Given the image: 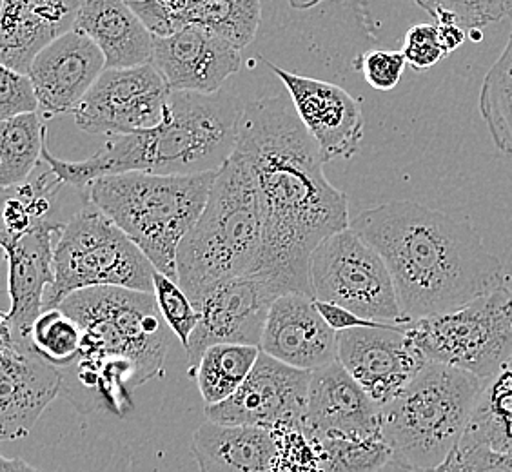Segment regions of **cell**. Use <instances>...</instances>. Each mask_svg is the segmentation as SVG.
<instances>
[{"instance_id":"obj_15","label":"cell","mask_w":512,"mask_h":472,"mask_svg":"<svg viewBox=\"0 0 512 472\" xmlns=\"http://www.w3.org/2000/svg\"><path fill=\"white\" fill-rule=\"evenodd\" d=\"M280 295L258 276H242L217 287L198 307L200 322L184 347L191 371L207 347L217 344L260 347L271 305Z\"/></svg>"},{"instance_id":"obj_12","label":"cell","mask_w":512,"mask_h":472,"mask_svg":"<svg viewBox=\"0 0 512 472\" xmlns=\"http://www.w3.org/2000/svg\"><path fill=\"white\" fill-rule=\"evenodd\" d=\"M311 374L260 353L237 393L222 404L206 407L207 420L269 431L284 425L304 427Z\"/></svg>"},{"instance_id":"obj_39","label":"cell","mask_w":512,"mask_h":472,"mask_svg":"<svg viewBox=\"0 0 512 472\" xmlns=\"http://www.w3.org/2000/svg\"><path fill=\"white\" fill-rule=\"evenodd\" d=\"M407 60L402 51L371 50L360 62L364 79L376 91H391L404 75Z\"/></svg>"},{"instance_id":"obj_14","label":"cell","mask_w":512,"mask_h":472,"mask_svg":"<svg viewBox=\"0 0 512 472\" xmlns=\"http://www.w3.org/2000/svg\"><path fill=\"white\" fill-rule=\"evenodd\" d=\"M64 373L0 325V438L22 440L62 393Z\"/></svg>"},{"instance_id":"obj_10","label":"cell","mask_w":512,"mask_h":472,"mask_svg":"<svg viewBox=\"0 0 512 472\" xmlns=\"http://www.w3.org/2000/svg\"><path fill=\"white\" fill-rule=\"evenodd\" d=\"M311 286L320 302L340 305L375 322L409 324L384 258L351 227L316 247Z\"/></svg>"},{"instance_id":"obj_20","label":"cell","mask_w":512,"mask_h":472,"mask_svg":"<svg viewBox=\"0 0 512 472\" xmlns=\"http://www.w3.org/2000/svg\"><path fill=\"white\" fill-rule=\"evenodd\" d=\"M260 351L313 373L338 360V333L320 315L315 298L289 293L271 305Z\"/></svg>"},{"instance_id":"obj_22","label":"cell","mask_w":512,"mask_h":472,"mask_svg":"<svg viewBox=\"0 0 512 472\" xmlns=\"http://www.w3.org/2000/svg\"><path fill=\"white\" fill-rule=\"evenodd\" d=\"M82 0H2L0 62L28 73L53 40L75 28Z\"/></svg>"},{"instance_id":"obj_30","label":"cell","mask_w":512,"mask_h":472,"mask_svg":"<svg viewBox=\"0 0 512 472\" xmlns=\"http://www.w3.org/2000/svg\"><path fill=\"white\" fill-rule=\"evenodd\" d=\"M480 113L494 146L512 160V31L502 55L483 79Z\"/></svg>"},{"instance_id":"obj_27","label":"cell","mask_w":512,"mask_h":472,"mask_svg":"<svg viewBox=\"0 0 512 472\" xmlns=\"http://www.w3.org/2000/svg\"><path fill=\"white\" fill-rule=\"evenodd\" d=\"M46 124L40 113L20 115L0 122V186L24 184L39 168L44 155Z\"/></svg>"},{"instance_id":"obj_24","label":"cell","mask_w":512,"mask_h":472,"mask_svg":"<svg viewBox=\"0 0 512 472\" xmlns=\"http://www.w3.org/2000/svg\"><path fill=\"white\" fill-rule=\"evenodd\" d=\"M191 453L200 472H271L276 442L269 429L207 420L193 434Z\"/></svg>"},{"instance_id":"obj_46","label":"cell","mask_w":512,"mask_h":472,"mask_svg":"<svg viewBox=\"0 0 512 472\" xmlns=\"http://www.w3.org/2000/svg\"><path fill=\"white\" fill-rule=\"evenodd\" d=\"M505 369H509V371H512V358L509 360V364H507V367Z\"/></svg>"},{"instance_id":"obj_35","label":"cell","mask_w":512,"mask_h":472,"mask_svg":"<svg viewBox=\"0 0 512 472\" xmlns=\"http://www.w3.org/2000/svg\"><path fill=\"white\" fill-rule=\"evenodd\" d=\"M155 298H157L158 309L164 316L169 329L177 336L180 344H189V338L195 333L198 322H200V311L186 291L178 286V282L171 280L162 273H155Z\"/></svg>"},{"instance_id":"obj_40","label":"cell","mask_w":512,"mask_h":472,"mask_svg":"<svg viewBox=\"0 0 512 472\" xmlns=\"http://www.w3.org/2000/svg\"><path fill=\"white\" fill-rule=\"evenodd\" d=\"M129 6L137 13L138 19L144 22L153 37H169L177 28L169 17L166 8L158 0H128Z\"/></svg>"},{"instance_id":"obj_42","label":"cell","mask_w":512,"mask_h":472,"mask_svg":"<svg viewBox=\"0 0 512 472\" xmlns=\"http://www.w3.org/2000/svg\"><path fill=\"white\" fill-rule=\"evenodd\" d=\"M440 28V35H442V42H444L445 50L447 53H453L462 46L463 42L467 40V31L454 26V24H438Z\"/></svg>"},{"instance_id":"obj_43","label":"cell","mask_w":512,"mask_h":472,"mask_svg":"<svg viewBox=\"0 0 512 472\" xmlns=\"http://www.w3.org/2000/svg\"><path fill=\"white\" fill-rule=\"evenodd\" d=\"M0 472H40L31 467L30 463L24 462L22 458H2L0 460Z\"/></svg>"},{"instance_id":"obj_19","label":"cell","mask_w":512,"mask_h":472,"mask_svg":"<svg viewBox=\"0 0 512 472\" xmlns=\"http://www.w3.org/2000/svg\"><path fill=\"white\" fill-rule=\"evenodd\" d=\"M304 431L313 438H376L382 407L336 360L311 374Z\"/></svg>"},{"instance_id":"obj_38","label":"cell","mask_w":512,"mask_h":472,"mask_svg":"<svg viewBox=\"0 0 512 472\" xmlns=\"http://www.w3.org/2000/svg\"><path fill=\"white\" fill-rule=\"evenodd\" d=\"M407 64L414 71H427L449 55L445 50L438 24H416L405 33L402 46Z\"/></svg>"},{"instance_id":"obj_18","label":"cell","mask_w":512,"mask_h":472,"mask_svg":"<svg viewBox=\"0 0 512 472\" xmlns=\"http://www.w3.org/2000/svg\"><path fill=\"white\" fill-rule=\"evenodd\" d=\"M106 69L104 53L79 31H68L53 40L35 57L28 71L39 97L40 115H73Z\"/></svg>"},{"instance_id":"obj_37","label":"cell","mask_w":512,"mask_h":472,"mask_svg":"<svg viewBox=\"0 0 512 472\" xmlns=\"http://www.w3.org/2000/svg\"><path fill=\"white\" fill-rule=\"evenodd\" d=\"M40 104L28 73L0 66V122L39 113Z\"/></svg>"},{"instance_id":"obj_44","label":"cell","mask_w":512,"mask_h":472,"mask_svg":"<svg viewBox=\"0 0 512 472\" xmlns=\"http://www.w3.org/2000/svg\"><path fill=\"white\" fill-rule=\"evenodd\" d=\"M320 2H324V0H287V4L291 8H295V10H309V8H313V6L320 4Z\"/></svg>"},{"instance_id":"obj_26","label":"cell","mask_w":512,"mask_h":472,"mask_svg":"<svg viewBox=\"0 0 512 472\" xmlns=\"http://www.w3.org/2000/svg\"><path fill=\"white\" fill-rule=\"evenodd\" d=\"M260 22V0H186L178 15V30L200 26L244 50L255 40Z\"/></svg>"},{"instance_id":"obj_34","label":"cell","mask_w":512,"mask_h":472,"mask_svg":"<svg viewBox=\"0 0 512 472\" xmlns=\"http://www.w3.org/2000/svg\"><path fill=\"white\" fill-rule=\"evenodd\" d=\"M276 454L271 472H327L318 443L302 425H284L273 429Z\"/></svg>"},{"instance_id":"obj_32","label":"cell","mask_w":512,"mask_h":472,"mask_svg":"<svg viewBox=\"0 0 512 472\" xmlns=\"http://www.w3.org/2000/svg\"><path fill=\"white\" fill-rule=\"evenodd\" d=\"M313 438V436H311ZM322 456L327 472H380L393 462V453L384 436L376 438H313Z\"/></svg>"},{"instance_id":"obj_31","label":"cell","mask_w":512,"mask_h":472,"mask_svg":"<svg viewBox=\"0 0 512 472\" xmlns=\"http://www.w3.org/2000/svg\"><path fill=\"white\" fill-rule=\"evenodd\" d=\"M82 338V327L59 307L44 311L30 333L31 345L60 369L75 364L82 349Z\"/></svg>"},{"instance_id":"obj_7","label":"cell","mask_w":512,"mask_h":472,"mask_svg":"<svg viewBox=\"0 0 512 472\" xmlns=\"http://www.w3.org/2000/svg\"><path fill=\"white\" fill-rule=\"evenodd\" d=\"M485 382L451 365L429 362L382 407V436L398 471L436 469L469 429Z\"/></svg>"},{"instance_id":"obj_5","label":"cell","mask_w":512,"mask_h":472,"mask_svg":"<svg viewBox=\"0 0 512 472\" xmlns=\"http://www.w3.org/2000/svg\"><path fill=\"white\" fill-rule=\"evenodd\" d=\"M264 217L253 169L235 149L218 171L206 207L177 253V282L195 307L217 287L255 273Z\"/></svg>"},{"instance_id":"obj_23","label":"cell","mask_w":512,"mask_h":472,"mask_svg":"<svg viewBox=\"0 0 512 472\" xmlns=\"http://www.w3.org/2000/svg\"><path fill=\"white\" fill-rule=\"evenodd\" d=\"M73 30L99 46L108 69L137 68L153 59L155 37L128 0H82Z\"/></svg>"},{"instance_id":"obj_21","label":"cell","mask_w":512,"mask_h":472,"mask_svg":"<svg viewBox=\"0 0 512 472\" xmlns=\"http://www.w3.org/2000/svg\"><path fill=\"white\" fill-rule=\"evenodd\" d=\"M64 222H53L33 229L15 242L2 244L8 260L10 311L2 325L11 336L30 340L31 329L44 313V298L55 282L53 258L55 242Z\"/></svg>"},{"instance_id":"obj_25","label":"cell","mask_w":512,"mask_h":472,"mask_svg":"<svg viewBox=\"0 0 512 472\" xmlns=\"http://www.w3.org/2000/svg\"><path fill=\"white\" fill-rule=\"evenodd\" d=\"M64 186L66 184L42 158L39 168L24 184L2 189L4 204L0 242H15L37 227L59 222L53 215Z\"/></svg>"},{"instance_id":"obj_45","label":"cell","mask_w":512,"mask_h":472,"mask_svg":"<svg viewBox=\"0 0 512 472\" xmlns=\"http://www.w3.org/2000/svg\"><path fill=\"white\" fill-rule=\"evenodd\" d=\"M507 11H509V19L512 20V0H507Z\"/></svg>"},{"instance_id":"obj_2","label":"cell","mask_w":512,"mask_h":472,"mask_svg":"<svg viewBox=\"0 0 512 472\" xmlns=\"http://www.w3.org/2000/svg\"><path fill=\"white\" fill-rule=\"evenodd\" d=\"M351 229L384 258L409 324L456 311L507 284L502 260L473 226L418 202L365 209Z\"/></svg>"},{"instance_id":"obj_16","label":"cell","mask_w":512,"mask_h":472,"mask_svg":"<svg viewBox=\"0 0 512 472\" xmlns=\"http://www.w3.org/2000/svg\"><path fill=\"white\" fill-rule=\"evenodd\" d=\"M286 86L287 95L325 162L355 157L364 140L365 117L360 100L327 80L311 79L267 62Z\"/></svg>"},{"instance_id":"obj_3","label":"cell","mask_w":512,"mask_h":472,"mask_svg":"<svg viewBox=\"0 0 512 472\" xmlns=\"http://www.w3.org/2000/svg\"><path fill=\"white\" fill-rule=\"evenodd\" d=\"M59 309L84 335L79 358L62 369V391L80 413L126 416L133 391L162 373L173 335L155 293L91 287L69 295Z\"/></svg>"},{"instance_id":"obj_28","label":"cell","mask_w":512,"mask_h":472,"mask_svg":"<svg viewBox=\"0 0 512 472\" xmlns=\"http://www.w3.org/2000/svg\"><path fill=\"white\" fill-rule=\"evenodd\" d=\"M260 347L255 345L217 344L207 347L195 369L200 396L206 407L222 404L237 393L253 371Z\"/></svg>"},{"instance_id":"obj_29","label":"cell","mask_w":512,"mask_h":472,"mask_svg":"<svg viewBox=\"0 0 512 472\" xmlns=\"http://www.w3.org/2000/svg\"><path fill=\"white\" fill-rule=\"evenodd\" d=\"M465 436L498 453L512 454V371L503 369L485 382Z\"/></svg>"},{"instance_id":"obj_36","label":"cell","mask_w":512,"mask_h":472,"mask_svg":"<svg viewBox=\"0 0 512 472\" xmlns=\"http://www.w3.org/2000/svg\"><path fill=\"white\" fill-rule=\"evenodd\" d=\"M396 472H512V454L498 453L469 436H463L456 451L440 467L429 471L396 469Z\"/></svg>"},{"instance_id":"obj_11","label":"cell","mask_w":512,"mask_h":472,"mask_svg":"<svg viewBox=\"0 0 512 472\" xmlns=\"http://www.w3.org/2000/svg\"><path fill=\"white\" fill-rule=\"evenodd\" d=\"M171 93L151 64L106 69L73 117L84 133L124 137L160 126L168 117Z\"/></svg>"},{"instance_id":"obj_17","label":"cell","mask_w":512,"mask_h":472,"mask_svg":"<svg viewBox=\"0 0 512 472\" xmlns=\"http://www.w3.org/2000/svg\"><path fill=\"white\" fill-rule=\"evenodd\" d=\"M242 50L217 33L186 26L169 37H155L151 66L171 91L213 95L242 66Z\"/></svg>"},{"instance_id":"obj_4","label":"cell","mask_w":512,"mask_h":472,"mask_svg":"<svg viewBox=\"0 0 512 472\" xmlns=\"http://www.w3.org/2000/svg\"><path fill=\"white\" fill-rule=\"evenodd\" d=\"M242 102L231 91L213 95L173 91L166 120L157 128L109 140L86 160L42 158L66 186L82 191L97 178L124 173L198 175L220 171L237 149Z\"/></svg>"},{"instance_id":"obj_13","label":"cell","mask_w":512,"mask_h":472,"mask_svg":"<svg viewBox=\"0 0 512 472\" xmlns=\"http://www.w3.org/2000/svg\"><path fill=\"white\" fill-rule=\"evenodd\" d=\"M338 362L380 407L393 402L429 364L407 335V325L400 324L338 333Z\"/></svg>"},{"instance_id":"obj_1","label":"cell","mask_w":512,"mask_h":472,"mask_svg":"<svg viewBox=\"0 0 512 472\" xmlns=\"http://www.w3.org/2000/svg\"><path fill=\"white\" fill-rule=\"evenodd\" d=\"M237 149L255 175L264 240L255 273L280 296L313 295L311 258L329 236L351 227L349 202L324 173V155L289 95L253 100Z\"/></svg>"},{"instance_id":"obj_8","label":"cell","mask_w":512,"mask_h":472,"mask_svg":"<svg viewBox=\"0 0 512 472\" xmlns=\"http://www.w3.org/2000/svg\"><path fill=\"white\" fill-rule=\"evenodd\" d=\"M53 271L55 282L44 298V311L91 287L153 293L157 273L148 256L88 197L60 229Z\"/></svg>"},{"instance_id":"obj_33","label":"cell","mask_w":512,"mask_h":472,"mask_svg":"<svg viewBox=\"0 0 512 472\" xmlns=\"http://www.w3.org/2000/svg\"><path fill=\"white\" fill-rule=\"evenodd\" d=\"M436 24H454L476 35L509 17L507 0H414Z\"/></svg>"},{"instance_id":"obj_6","label":"cell","mask_w":512,"mask_h":472,"mask_svg":"<svg viewBox=\"0 0 512 472\" xmlns=\"http://www.w3.org/2000/svg\"><path fill=\"white\" fill-rule=\"evenodd\" d=\"M217 175L124 173L97 178L82 191L137 244L158 273L177 282L178 247L202 215Z\"/></svg>"},{"instance_id":"obj_9","label":"cell","mask_w":512,"mask_h":472,"mask_svg":"<svg viewBox=\"0 0 512 472\" xmlns=\"http://www.w3.org/2000/svg\"><path fill=\"white\" fill-rule=\"evenodd\" d=\"M407 335L429 362L489 382L512 358V287L503 284L456 311L411 322Z\"/></svg>"},{"instance_id":"obj_41","label":"cell","mask_w":512,"mask_h":472,"mask_svg":"<svg viewBox=\"0 0 512 472\" xmlns=\"http://www.w3.org/2000/svg\"><path fill=\"white\" fill-rule=\"evenodd\" d=\"M315 302L322 318L336 333L349 331V329H355V327H378V325L385 324V322H375V320L362 318V316H358L353 311L340 307V305L320 302V300H315Z\"/></svg>"}]
</instances>
